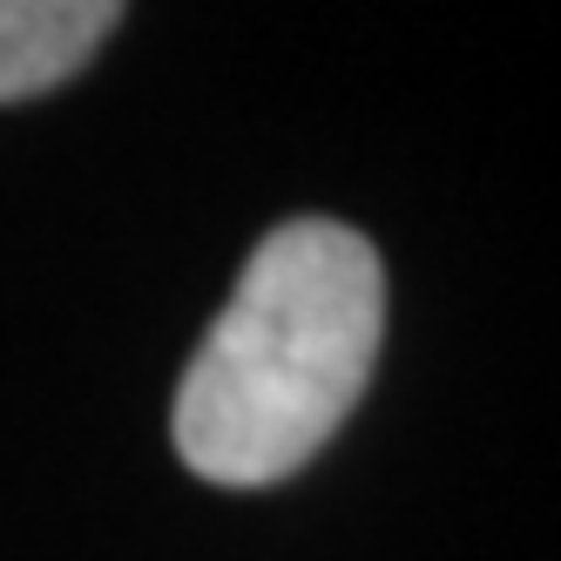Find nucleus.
Here are the masks:
<instances>
[{"label": "nucleus", "instance_id": "nucleus-1", "mask_svg": "<svg viewBox=\"0 0 561 561\" xmlns=\"http://www.w3.org/2000/svg\"><path fill=\"white\" fill-rule=\"evenodd\" d=\"M379 251L332 217L277 224L176 386V460L217 488L291 480L352 420L379 366Z\"/></svg>", "mask_w": 561, "mask_h": 561}, {"label": "nucleus", "instance_id": "nucleus-2", "mask_svg": "<svg viewBox=\"0 0 561 561\" xmlns=\"http://www.w3.org/2000/svg\"><path fill=\"white\" fill-rule=\"evenodd\" d=\"M115 27H123L115 0H0V102L61 89Z\"/></svg>", "mask_w": 561, "mask_h": 561}]
</instances>
